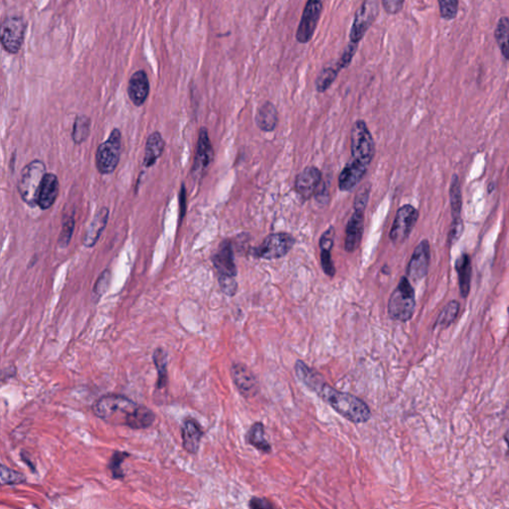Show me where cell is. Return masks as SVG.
I'll list each match as a JSON object with an SVG mask.
<instances>
[{
  "mask_svg": "<svg viewBox=\"0 0 509 509\" xmlns=\"http://www.w3.org/2000/svg\"><path fill=\"white\" fill-rule=\"evenodd\" d=\"M364 212L363 209H354V212L348 220L344 241L346 252H354L361 243L364 233Z\"/></svg>",
  "mask_w": 509,
  "mask_h": 509,
  "instance_id": "17",
  "label": "cell"
},
{
  "mask_svg": "<svg viewBox=\"0 0 509 509\" xmlns=\"http://www.w3.org/2000/svg\"><path fill=\"white\" fill-rule=\"evenodd\" d=\"M334 227L329 228L327 231L322 234L320 240V262H322V268L324 269L327 276L334 278L336 275V269L334 267V261L331 258V250L334 247Z\"/></svg>",
  "mask_w": 509,
  "mask_h": 509,
  "instance_id": "24",
  "label": "cell"
},
{
  "mask_svg": "<svg viewBox=\"0 0 509 509\" xmlns=\"http://www.w3.org/2000/svg\"><path fill=\"white\" fill-rule=\"evenodd\" d=\"M416 308L415 290L407 276L400 280L388 302V315L392 320L408 322Z\"/></svg>",
  "mask_w": 509,
  "mask_h": 509,
  "instance_id": "3",
  "label": "cell"
},
{
  "mask_svg": "<svg viewBox=\"0 0 509 509\" xmlns=\"http://www.w3.org/2000/svg\"><path fill=\"white\" fill-rule=\"evenodd\" d=\"M60 183L59 179L54 173H46L42 180L40 189H39L37 205L40 207L42 210H47L54 205L56 199L59 195Z\"/></svg>",
  "mask_w": 509,
  "mask_h": 509,
  "instance_id": "22",
  "label": "cell"
},
{
  "mask_svg": "<svg viewBox=\"0 0 509 509\" xmlns=\"http://www.w3.org/2000/svg\"><path fill=\"white\" fill-rule=\"evenodd\" d=\"M246 440L251 446L261 451L265 454L272 452V447L268 440L265 438V427L261 422H256L249 430Z\"/></svg>",
  "mask_w": 509,
  "mask_h": 509,
  "instance_id": "29",
  "label": "cell"
},
{
  "mask_svg": "<svg viewBox=\"0 0 509 509\" xmlns=\"http://www.w3.org/2000/svg\"><path fill=\"white\" fill-rule=\"evenodd\" d=\"M91 132V118L85 115L78 116L74 122L72 139L76 145H81L89 138Z\"/></svg>",
  "mask_w": 509,
  "mask_h": 509,
  "instance_id": "32",
  "label": "cell"
},
{
  "mask_svg": "<svg viewBox=\"0 0 509 509\" xmlns=\"http://www.w3.org/2000/svg\"><path fill=\"white\" fill-rule=\"evenodd\" d=\"M438 3L443 19L451 21L457 17L460 0H438Z\"/></svg>",
  "mask_w": 509,
  "mask_h": 509,
  "instance_id": "37",
  "label": "cell"
},
{
  "mask_svg": "<svg viewBox=\"0 0 509 509\" xmlns=\"http://www.w3.org/2000/svg\"><path fill=\"white\" fill-rule=\"evenodd\" d=\"M20 455H21V459H22V461L24 462H26L28 466H29V468L31 469V471H35V467L33 466V464H31V462H30V460L28 459V457H27L26 453L22 452V453H21Z\"/></svg>",
  "mask_w": 509,
  "mask_h": 509,
  "instance_id": "45",
  "label": "cell"
},
{
  "mask_svg": "<svg viewBox=\"0 0 509 509\" xmlns=\"http://www.w3.org/2000/svg\"><path fill=\"white\" fill-rule=\"evenodd\" d=\"M297 377L317 393L325 403L336 411L343 418L361 424L370 419L371 411L363 400L358 398L350 393L341 392L327 384L318 372L313 370L301 360H297L295 366Z\"/></svg>",
  "mask_w": 509,
  "mask_h": 509,
  "instance_id": "1",
  "label": "cell"
},
{
  "mask_svg": "<svg viewBox=\"0 0 509 509\" xmlns=\"http://www.w3.org/2000/svg\"><path fill=\"white\" fill-rule=\"evenodd\" d=\"M150 80L143 70H139L132 74L127 85V95L134 106H143L150 95Z\"/></svg>",
  "mask_w": 509,
  "mask_h": 509,
  "instance_id": "19",
  "label": "cell"
},
{
  "mask_svg": "<svg viewBox=\"0 0 509 509\" xmlns=\"http://www.w3.org/2000/svg\"><path fill=\"white\" fill-rule=\"evenodd\" d=\"M14 159H15V155H13V159H11V167H13V166H14Z\"/></svg>",
  "mask_w": 509,
  "mask_h": 509,
  "instance_id": "47",
  "label": "cell"
},
{
  "mask_svg": "<svg viewBox=\"0 0 509 509\" xmlns=\"http://www.w3.org/2000/svg\"><path fill=\"white\" fill-rule=\"evenodd\" d=\"M218 282H219L220 289L223 294L228 297H234L238 290V283L236 282V278L232 276H218Z\"/></svg>",
  "mask_w": 509,
  "mask_h": 509,
  "instance_id": "41",
  "label": "cell"
},
{
  "mask_svg": "<svg viewBox=\"0 0 509 509\" xmlns=\"http://www.w3.org/2000/svg\"><path fill=\"white\" fill-rule=\"evenodd\" d=\"M419 218V212L411 204H406L400 207L395 216L391 230H390V240L395 245H401L410 236L416 223Z\"/></svg>",
  "mask_w": 509,
  "mask_h": 509,
  "instance_id": "9",
  "label": "cell"
},
{
  "mask_svg": "<svg viewBox=\"0 0 509 509\" xmlns=\"http://www.w3.org/2000/svg\"><path fill=\"white\" fill-rule=\"evenodd\" d=\"M122 150V132L113 129L110 136L100 145L96 152V166L102 174H111L116 171L120 159Z\"/></svg>",
  "mask_w": 509,
  "mask_h": 509,
  "instance_id": "6",
  "label": "cell"
},
{
  "mask_svg": "<svg viewBox=\"0 0 509 509\" xmlns=\"http://www.w3.org/2000/svg\"><path fill=\"white\" fill-rule=\"evenodd\" d=\"M110 269H104L103 273H102L99 278H97V282L95 283L94 290H93L94 296H96L97 299H99L100 297H103V295L106 294L107 290H108L109 287H110Z\"/></svg>",
  "mask_w": 509,
  "mask_h": 509,
  "instance_id": "39",
  "label": "cell"
},
{
  "mask_svg": "<svg viewBox=\"0 0 509 509\" xmlns=\"http://www.w3.org/2000/svg\"><path fill=\"white\" fill-rule=\"evenodd\" d=\"M203 434V429L196 420L193 418L185 419L182 429H181V438H182V446L186 452L191 455H196L198 453Z\"/></svg>",
  "mask_w": 509,
  "mask_h": 509,
  "instance_id": "21",
  "label": "cell"
},
{
  "mask_svg": "<svg viewBox=\"0 0 509 509\" xmlns=\"http://www.w3.org/2000/svg\"><path fill=\"white\" fill-rule=\"evenodd\" d=\"M504 439H506V443H508V455H509V430L508 431V433L506 434V437H504Z\"/></svg>",
  "mask_w": 509,
  "mask_h": 509,
  "instance_id": "46",
  "label": "cell"
},
{
  "mask_svg": "<svg viewBox=\"0 0 509 509\" xmlns=\"http://www.w3.org/2000/svg\"><path fill=\"white\" fill-rule=\"evenodd\" d=\"M386 13L396 15L403 9L405 0H381Z\"/></svg>",
  "mask_w": 509,
  "mask_h": 509,
  "instance_id": "43",
  "label": "cell"
},
{
  "mask_svg": "<svg viewBox=\"0 0 509 509\" xmlns=\"http://www.w3.org/2000/svg\"><path fill=\"white\" fill-rule=\"evenodd\" d=\"M153 363L155 365V369L157 371V389L162 390L166 387L169 383V374H167V359L166 351L162 347L155 348L152 354Z\"/></svg>",
  "mask_w": 509,
  "mask_h": 509,
  "instance_id": "30",
  "label": "cell"
},
{
  "mask_svg": "<svg viewBox=\"0 0 509 509\" xmlns=\"http://www.w3.org/2000/svg\"><path fill=\"white\" fill-rule=\"evenodd\" d=\"M370 185L366 183L363 185V187L360 188L357 193V196L354 199V209H363L366 208L367 203H368L369 194H370Z\"/></svg>",
  "mask_w": 509,
  "mask_h": 509,
  "instance_id": "42",
  "label": "cell"
},
{
  "mask_svg": "<svg viewBox=\"0 0 509 509\" xmlns=\"http://www.w3.org/2000/svg\"><path fill=\"white\" fill-rule=\"evenodd\" d=\"M339 71L334 67H327L318 74L315 80V88L318 93H324L331 88L332 84L338 78Z\"/></svg>",
  "mask_w": 509,
  "mask_h": 509,
  "instance_id": "33",
  "label": "cell"
},
{
  "mask_svg": "<svg viewBox=\"0 0 509 509\" xmlns=\"http://www.w3.org/2000/svg\"><path fill=\"white\" fill-rule=\"evenodd\" d=\"M26 482V478L19 471L7 468L2 464L0 468V483L1 485H18Z\"/></svg>",
  "mask_w": 509,
  "mask_h": 509,
  "instance_id": "35",
  "label": "cell"
},
{
  "mask_svg": "<svg viewBox=\"0 0 509 509\" xmlns=\"http://www.w3.org/2000/svg\"><path fill=\"white\" fill-rule=\"evenodd\" d=\"M211 261L217 272L218 276L236 278L238 271H237L236 264H235L234 251L231 241L221 242L217 251L211 257Z\"/></svg>",
  "mask_w": 509,
  "mask_h": 509,
  "instance_id": "15",
  "label": "cell"
},
{
  "mask_svg": "<svg viewBox=\"0 0 509 509\" xmlns=\"http://www.w3.org/2000/svg\"><path fill=\"white\" fill-rule=\"evenodd\" d=\"M47 173L46 166L41 160L35 159L28 164L21 172L19 182L17 185L21 198L30 207L37 205L39 189L44 176Z\"/></svg>",
  "mask_w": 509,
  "mask_h": 509,
  "instance_id": "4",
  "label": "cell"
},
{
  "mask_svg": "<svg viewBox=\"0 0 509 509\" xmlns=\"http://www.w3.org/2000/svg\"><path fill=\"white\" fill-rule=\"evenodd\" d=\"M296 244V239L290 234L275 233L269 235L261 245L254 250V255L260 259L276 260L285 257Z\"/></svg>",
  "mask_w": 509,
  "mask_h": 509,
  "instance_id": "8",
  "label": "cell"
},
{
  "mask_svg": "<svg viewBox=\"0 0 509 509\" xmlns=\"http://www.w3.org/2000/svg\"><path fill=\"white\" fill-rule=\"evenodd\" d=\"M164 148H166V141L162 138V134L159 132H152L146 141L143 166L146 167L155 166V162L164 153Z\"/></svg>",
  "mask_w": 509,
  "mask_h": 509,
  "instance_id": "26",
  "label": "cell"
},
{
  "mask_svg": "<svg viewBox=\"0 0 509 509\" xmlns=\"http://www.w3.org/2000/svg\"><path fill=\"white\" fill-rule=\"evenodd\" d=\"M379 6V0H364L353 20L350 33V42L358 44L362 40L369 28L377 19L380 11Z\"/></svg>",
  "mask_w": 509,
  "mask_h": 509,
  "instance_id": "10",
  "label": "cell"
},
{
  "mask_svg": "<svg viewBox=\"0 0 509 509\" xmlns=\"http://www.w3.org/2000/svg\"><path fill=\"white\" fill-rule=\"evenodd\" d=\"M231 375L235 385L244 396H253L257 393L258 379L245 364H233Z\"/></svg>",
  "mask_w": 509,
  "mask_h": 509,
  "instance_id": "20",
  "label": "cell"
},
{
  "mask_svg": "<svg viewBox=\"0 0 509 509\" xmlns=\"http://www.w3.org/2000/svg\"><path fill=\"white\" fill-rule=\"evenodd\" d=\"M494 38L501 54L506 60H509V18L503 16L497 22L494 30Z\"/></svg>",
  "mask_w": 509,
  "mask_h": 509,
  "instance_id": "31",
  "label": "cell"
},
{
  "mask_svg": "<svg viewBox=\"0 0 509 509\" xmlns=\"http://www.w3.org/2000/svg\"><path fill=\"white\" fill-rule=\"evenodd\" d=\"M455 271L459 278L460 292L462 297L466 299L471 290V260L467 253H462L455 261Z\"/></svg>",
  "mask_w": 509,
  "mask_h": 509,
  "instance_id": "27",
  "label": "cell"
},
{
  "mask_svg": "<svg viewBox=\"0 0 509 509\" xmlns=\"http://www.w3.org/2000/svg\"><path fill=\"white\" fill-rule=\"evenodd\" d=\"M460 311V304L459 302L452 301L450 302L445 306L441 315H439L438 320H437V325L438 327H447L448 325L452 324L455 320V318L459 315Z\"/></svg>",
  "mask_w": 509,
  "mask_h": 509,
  "instance_id": "34",
  "label": "cell"
},
{
  "mask_svg": "<svg viewBox=\"0 0 509 509\" xmlns=\"http://www.w3.org/2000/svg\"><path fill=\"white\" fill-rule=\"evenodd\" d=\"M279 122V113L275 104L271 102H265L258 109L256 115V124L262 132H271L275 131Z\"/></svg>",
  "mask_w": 509,
  "mask_h": 509,
  "instance_id": "25",
  "label": "cell"
},
{
  "mask_svg": "<svg viewBox=\"0 0 509 509\" xmlns=\"http://www.w3.org/2000/svg\"><path fill=\"white\" fill-rule=\"evenodd\" d=\"M322 11L320 0H308L297 30L296 38L299 43H308L313 39Z\"/></svg>",
  "mask_w": 509,
  "mask_h": 509,
  "instance_id": "12",
  "label": "cell"
},
{
  "mask_svg": "<svg viewBox=\"0 0 509 509\" xmlns=\"http://www.w3.org/2000/svg\"><path fill=\"white\" fill-rule=\"evenodd\" d=\"M431 263V247L428 240L421 241L414 250L412 257L408 264L407 275L411 280H422L428 275Z\"/></svg>",
  "mask_w": 509,
  "mask_h": 509,
  "instance_id": "14",
  "label": "cell"
},
{
  "mask_svg": "<svg viewBox=\"0 0 509 509\" xmlns=\"http://www.w3.org/2000/svg\"><path fill=\"white\" fill-rule=\"evenodd\" d=\"M214 159V150L208 130L201 127L199 131L198 141H197L196 152H195L194 164L191 172L194 178L201 179L205 175L207 169L212 164Z\"/></svg>",
  "mask_w": 509,
  "mask_h": 509,
  "instance_id": "13",
  "label": "cell"
},
{
  "mask_svg": "<svg viewBox=\"0 0 509 509\" xmlns=\"http://www.w3.org/2000/svg\"><path fill=\"white\" fill-rule=\"evenodd\" d=\"M451 212H452V226L448 234V245H454L461 238L464 231V223L462 219V197L461 181L459 176L454 174L450 186Z\"/></svg>",
  "mask_w": 509,
  "mask_h": 509,
  "instance_id": "11",
  "label": "cell"
},
{
  "mask_svg": "<svg viewBox=\"0 0 509 509\" xmlns=\"http://www.w3.org/2000/svg\"><path fill=\"white\" fill-rule=\"evenodd\" d=\"M249 508L253 509H269L274 508H275V506H274L273 503H271L269 501H267L266 499L253 497L252 499H250V503H249Z\"/></svg>",
  "mask_w": 509,
  "mask_h": 509,
  "instance_id": "44",
  "label": "cell"
},
{
  "mask_svg": "<svg viewBox=\"0 0 509 509\" xmlns=\"http://www.w3.org/2000/svg\"><path fill=\"white\" fill-rule=\"evenodd\" d=\"M375 157V143L366 123L358 120L351 130V159L370 166Z\"/></svg>",
  "mask_w": 509,
  "mask_h": 509,
  "instance_id": "5",
  "label": "cell"
},
{
  "mask_svg": "<svg viewBox=\"0 0 509 509\" xmlns=\"http://www.w3.org/2000/svg\"><path fill=\"white\" fill-rule=\"evenodd\" d=\"M322 183V171L317 166H311L297 174L295 187L302 198L308 200L317 193Z\"/></svg>",
  "mask_w": 509,
  "mask_h": 509,
  "instance_id": "16",
  "label": "cell"
},
{
  "mask_svg": "<svg viewBox=\"0 0 509 509\" xmlns=\"http://www.w3.org/2000/svg\"><path fill=\"white\" fill-rule=\"evenodd\" d=\"M357 43L350 42L347 47H346L345 50H344L343 55H341V57L339 58L338 62L336 63V68L338 69L339 72H340L341 70L346 68V67L350 66L353 57H354L355 53H357Z\"/></svg>",
  "mask_w": 509,
  "mask_h": 509,
  "instance_id": "40",
  "label": "cell"
},
{
  "mask_svg": "<svg viewBox=\"0 0 509 509\" xmlns=\"http://www.w3.org/2000/svg\"><path fill=\"white\" fill-rule=\"evenodd\" d=\"M109 214H110V211H109L108 207H102L97 211L84 236L83 243L85 247L92 248L96 245L97 240L101 237L102 232L104 231L107 223H108Z\"/></svg>",
  "mask_w": 509,
  "mask_h": 509,
  "instance_id": "23",
  "label": "cell"
},
{
  "mask_svg": "<svg viewBox=\"0 0 509 509\" xmlns=\"http://www.w3.org/2000/svg\"><path fill=\"white\" fill-rule=\"evenodd\" d=\"M130 455H131L127 452H115L111 455L110 462H109V469H110L111 476L115 480H123L125 478V475L123 471L122 464Z\"/></svg>",
  "mask_w": 509,
  "mask_h": 509,
  "instance_id": "36",
  "label": "cell"
},
{
  "mask_svg": "<svg viewBox=\"0 0 509 509\" xmlns=\"http://www.w3.org/2000/svg\"><path fill=\"white\" fill-rule=\"evenodd\" d=\"M155 421V414L146 406L138 405L127 418L125 426L132 430L148 429Z\"/></svg>",
  "mask_w": 509,
  "mask_h": 509,
  "instance_id": "28",
  "label": "cell"
},
{
  "mask_svg": "<svg viewBox=\"0 0 509 509\" xmlns=\"http://www.w3.org/2000/svg\"><path fill=\"white\" fill-rule=\"evenodd\" d=\"M27 22L22 16H8L2 23L1 45L9 54H17L22 47Z\"/></svg>",
  "mask_w": 509,
  "mask_h": 509,
  "instance_id": "7",
  "label": "cell"
},
{
  "mask_svg": "<svg viewBox=\"0 0 509 509\" xmlns=\"http://www.w3.org/2000/svg\"><path fill=\"white\" fill-rule=\"evenodd\" d=\"M368 166L350 159L344 166L338 178V187L340 191H351L357 187L368 171Z\"/></svg>",
  "mask_w": 509,
  "mask_h": 509,
  "instance_id": "18",
  "label": "cell"
},
{
  "mask_svg": "<svg viewBox=\"0 0 509 509\" xmlns=\"http://www.w3.org/2000/svg\"><path fill=\"white\" fill-rule=\"evenodd\" d=\"M74 228H75V219H74V216H71V217L65 219L64 222H63L59 240H58L60 247L66 248L67 246L69 245L72 236H73Z\"/></svg>",
  "mask_w": 509,
  "mask_h": 509,
  "instance_id": "38",
  "label": "cell"
},
{
  "mask_svg": "<svg viewBox=\"0 0 509 509\" xmlns=\"http://www.w3.org/2000/svg\"><path fill=\"white\" fill-rule=\"evenodd\" d=\"M138 404L120 394H107L100 397L92 406L93 412L99 419L115 425H125Z\"/></svg>",
  "mask_w": 509,
  "mask_h": 509,
  "instance_id": "2",
  "label": "cell"
}]
</instances>
